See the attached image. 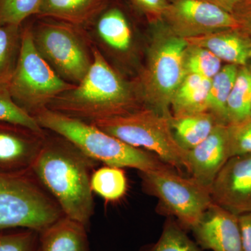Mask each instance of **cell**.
<instances>
[{
	"instance_id": "cell-2",
	"label": "cell",
	"mask_w": 251,
	"mask_h": 251,
	"mask_svg": "<svg viewBox=\"0 0 251 251\" xmlns=\"http://www.w3.org/2000/svg\"><path fill=\"white\" fill-rule=\"evenodd\" d=\"M145 105L97 46L93 62L84 78L54 99L47 108L87 123L123 115Z\"/></svg>"
},
{
	"instance_id": "cell-20",
	"label": "cell",
	"mask_w": 251,
	"mask_h": 251,
	"mask_svg": "<svg viewBox=\"0 0 251 251\" xmlns=\"http://www.w3.org/2000/svg\"><path fill=\"white\" fill-rule=\"evenodd\" d=\"M94 23H96L97 35L104 44L119 52H126L130 49L131 28L122 10L107 7Z\"/></svg>"
},
{
	"instance_id": "cell-17",
	"label": "cell",
	"mask_w": 251,
	"mask_h": 251,
	"mask_svg": "<svg viewBox=\"0 0 251 251\" xmlns=\"http://www.w3.org/2000/svg\"><path fill=\"white\" fill-rule=\"evenodd\" d=\"M87 228L64 216L39 232L37 251H89Z\"/></svg>"
},
{
	"instance_id": "cell-5",
	"label": "cell",
	"mask_w": 251,
	"mask_h": 251,
	"mask_svg": "<svg viewBox=\"0 0 251 251\" xmlns=\"http://www.w3.org/2000/svg\"><path fill=\"white\" fill-rule=\"evenodd\" d=\"M151 24L156 31L140 77V97L147 106L171 117L172 99L186 75L184 55L188 44L173 34L163 19Z\"/></svg>"
},
{
	"instance_id": "cell-29",
	"label": "cell",
	"mask_w": 251,
	"mask_h": 251,
	"mask_svg": "<svg viewBox=\"0 0 251 251\" xmlns=\"http://www.w3.org/2000/svg\"><path fill=\"white\" fill-rule=\"evenodd\" d=\"M39 234L29 229H0V251H37Z\"/></svg>"
},
{
	"instance_id": "cell-30",
	"label": "cell",
	"mask_w": 251,
	"mask_h": 251,
	"mask_svg": "<svg viewBox=\"0 0 251 251\" xmlns=\"http://www.w3.org/2000/svg\"><path fill=\"white\" fill-rule=\"evenodd\" d=\"M226 126L231 158L251 154V117Z\"/></svg>"
},
{
	"instance_id": "cell-11",
	"label": "cell",
	"mask_w": 251,
	"mask_h": 251,
	"mask_svg": "<svg viewBox=\"0 0 251 251\" xmlns=\"http://www.w3.org/2000/svg\"><path fill=\"white\" fill-rule=\"evenodd\" d=\"M213 202L238 216L251 213V154L229 158L211 185Z\"/></svg>"
},
{
	"instance_id": "cell-24",
	"label": "cell",
	"mask_w": 251,
	"mask_h": 251,
	"mask_svg": "<svg viewBox=\"0 0 251 251\" xmlns=\"http://www.w3.org/2000/svg\"><path fill=\"white\" fill-rule=\"evenodd\" d=\"M92 192L105 201H119L127 191V179L122 168L105 166L94 172L91 176Z\"/></svg>"
},
{
	"instance_id": "cell-22",
	"label": "cell",
	"mask_w": 251,
	"mask_h": 251,
	"mask_svg": "<svg viewBox=\"0 0 251 251\" xmlns=\"http://www.w3.org/2000/svg\"><path fill=\"white\" fill-rule=\"evenodd\" d=\"M23 25H0V85H7L17 66L22 46Z\"/></svg>"
},
{
	"instance_id": "cell-16",
	"label": "cell",
	"mask_w": 251,
	"mask_h": 251,
	"mask_svg": "<svg viewBox=\"0 0 251 251\" xmlns=\"http://www.w3.org/2000/svg\"><path fill=\"white\" fill-rule=\"evenodd\" d=\"M108 7V0H41L36 17L52 18L85 28Z\"/></svg>"
},
{
	"instance_id": "cell-28",
	"label": "cell",
	"mask_w": 251,
	"mask_h": 251,
	"mask_svg": "<svg viewBox=\"0 0 251 251\" xmlns=\"http://www.w3.org/2000/svg\"><path fill=\"white\" fill-rule=\"evenodd\" d=\"M0 122L24 126L39 133L46 132L34 117L16 105L9 93L7 85H0Z\"/></svg>"
},
{
	"instance_id": "cell-32",
	"label": "cell",
	"mask_w": 251,
	"mask_h": 251,
	"mask_svg": "<svg viewBox=\"0 0 251 251\" xmlns=\"http://www.w3.org/2000/svg\"><path fill=\"white\" fill-rule=\"evenodd\" d=\"M238 27L251 38V0H242L232 13Z\"/></svg>"
},
{
	"instance_id": "cell-27",
	"label": "cell",
	"mask_w": 251,
	"mask_h": 251,
	"mask_svg": "<svg viewBox=\"0 0 251 251\" xmlns=\"http://www.w3.org/2000/svg\"><path fill=\"white\" fill-rule=\"evenodd\" d=\"M41 0H0V25H21L37 16Z\"/></svg>"
},
{
	"instance_id": "cell-14",
	"label": "cell",
	"mask_w": 251,
	"mask_h": 251,
	"mask_svg": "<svg viewBox=\"0 0 251 251\" xmlns=\"http://www.w3.org/2000/svg\"><path fill=\"white\" fill-rule=\"evenodd\" d=\"M230 158L227 126L219 124L204 141L188 151L191 176L210 190Z\"/></svg>"
},
{
	"instance_id": "cell-13",
	"label": "cell",
	"mask_w": 251,
	"mask_h": 251,
	"mask_svg": "<svg viewBox=\"0 0 251 251\" xmlns=\"http://www.w3.org/2000/svg\"><path fill=\"white\" fill-rule=\"evenodd\" d=\"M191 230L202 249L244 251L239 216L214 203Z\"/></svg>"
},
{
	"instance_id": "cell-21",
	"label": "cell",
	"mask_w": 251,
	"mask_h": 251,
	"mask_svg": "<svg viewBox=\"0 0 251 251\" xmlns=\"http://www.w3.org/2000/svg\"><path fill=\"white\" fill-rule=\"evenodd\" d=\"M239 67L227 64L211 79L209 94V112L221 125L228 124L227 103L229 94L233 87Z\"/></svg>"
},
{
	"instance_id": "cell-35",
	"label": "cell",
	"mask_w": 251,
	"mask_h": 251,
	"mask_svg": "<svg viewBox=\"0 0 251 251\" xmlns=\"http://www.w3.org/2000/svg\"><path fill=\"white\" fill-rule=\"evenodd\" d=\"M246 67H248V69H249V71H250L251 74V61L248 64L247 66H246Z\"/></svg>"
},
{
	"instance_id": "cell-10",
	"label": "cell",
	"mask_w": 251,
	"mask_h": 251,
	"mask_svg": "<svg viewBox=\"0 0 251 251\" xmlns=\"http://www.w3.org/2000/svg\"><path fill=\"white\" fill-rule=\"evenodd\" d=\"M168 1L163 22L173 34L182 39L239 27L232 14L207 0Z\"/></svg>"
},
{
	"instance_id": "cell-26",
	"label": "cell",
	"mask_w": 251,
	"mask_h": 251,
	"mask_svg": "<svg viewBox=\"0 0 251 251\" xmlns=\"http://www.w3.org/2000/svg\"><path fill=\"white\" fill-rule=\"evenodd\" d=\"M222 61L209 50L188 44L184 51V64L186 74H195L213 78L222 68Z\"/></svg>"
},
{
	"instance_id": "cell-33",
	"label": "cell",
	"mask_w": 251,
	"mask_h": 251,
	"mask_svg": "<svg viewBox=\"0 0 251 251\" xmlns=\"http://www.w3.org/2000/svg\"><path fill=\"white\" fill-rule=\"evenodd\" d=\"M243 247L244 251H251V213L239 216Z\"/></svg>"
},
{
	"instance_id": "cell-19",
	"label": "cell",
	"mask_w": 251,
	"mask_h": 251,
	"mask_svg": "<svg viewBox=\"0 0 251 251\" xmlns=\"http://www.w3.org/2000/svg\"><path fill=\"white\" fill-rule=\"evenodd\" d=\"M211 80L186 74L176 90L171 104L173 115L209 111V94Z\"/></svg>"
},
{
	"instance_id": "cell-8",
	"label": "cell",
	"mask_w": 251,
	"mask_h": 251,
	"mask_svg": "<svg viewBox=\"0 0 251 251\" xmlns=\"http://www.w3.org/2000/svg\"><path fill=\"white\" fill-rule=\"evenodd\" d=\"M75 85L63 80L38 52L27 20L23 24L22 46L17 66L7 84L15 103L33 117Z\"/></svg>"
},
{
	"instance_id": "cell-1",
	"label": "cell",
	"mask_w": 251,
	"mask_h": 251,
	"mask_svg": "<svg viewBox=\"0 0 251 251\" xmlns=\"http://www.w3.org/2000/svg\"><path fill=\"white\" fill-rule=\"evenodd\" d=\"M96 163L65 138L46 134L31 168L64 215L87 229L94 212L90 173Z\"/></svg>"
},
{
	"instance_id": "cell-18",
	"label": "cell",
	"mask_w": 251,
	"mask_h": 251,
	"mask_svg": "<svg viewBox=\"0 0 251 251\" xmlns=\"http://www.w3.org/2000/svg\"><path fill=\"white\" fill-rule=\"evenodd\" d=\"M170 124L176 143L188 151L204 141L220 123L210 112L206 111L172 115Z\"/></svg>"
},
{
	"instance_id": "cell-31",
	"label": "cell",
	"mask_w": 251,
	"mask_h": 251,
	"mask_svg": "<svg viewBox=\"0 0 251 251\" xmlns=\"http://www.w3.org/2000/svg\"><path fill=\"white\" fill-rule=\"evenodd\" d=\"M148 17L151 23L163 19L168 6V0H128Z\"/></svg>"
},
{
	"instance_id": "cell-6",
	"label": "cell",
	"mask_w": 251,
	"mask_h": 251,
	"mask_svg": "<svg viewBox=\"0 0 251 251\" xmlns=\"http://www.w3.org/2000/svg\"><path fill=\"white\" fill-rule=\"evenodd\" d=\"M64 216L31 170L0 172V229L40 232Z\"/></svg>"
},
{
	"instance_id": "cell-4",
	"label": "cell",
	"mask_w": 251,
	"mask_h": 251,
	"mask_svg": "<svg viewBox=\"0 0 251 251\" xmlns=\"http://www.w3.org/2000/svg\"><path fill=\"white\" fill-rule=\"evenodd\" d=\"M90 124L130 146L154 153L180 174L186 172L191 175L188 151L176 143L170 117L143 105L123 115Z\"/></svg>"
},
{
	"instance_id": "cell-34",
	"label": "cell",
	"mask_w": 251,
	"mask_h": 251,
	"mask_svg": "<svg viewBox=\"0 0 251 251\" xmlns=\"http://www.w3.org/2000/svg\"><path fill=\"white\" fill-rule=\"evenodd\" d=\"M209 2L216 5L221 9L230 13L232 14L234 8L237 6L242 0H207Z\"/></svg>"
},
{
	"instance_id": "cell-7",
	"label": "cell",
	"mask_w": 251,
	"mask_h": 251,
	"mask_svg": "<svg viewBox=\"0 0 251 251\" xmlns=\"http://www.w3.org/2000/svg\"><path fill=\"white\" fill-rule=\"evenodd\" d=\"M38 18L29 22L36 50L63 80L77 85L93 62L94 45L85 28Z\"/></svg>"
},
{
	"instance_id": "cell-9",
	"label": "cell",
	"mask_w": 251,
	"mask_h": 251,
	"mask_svg": "<svg viewBox=\"0 0 251 251\" xmlns=\"http://www.w3.org/2000/svg\"><path fill=\"white\" fill-rule=\"evenodd\" d=\"M140 176L145 192L158 198L163 209L184 228L191 229L214 203L209 188L171 167L140 172Z\"/></svg>"
},
{
	"instance_id": "cell-23",
	"label": "cell",
	"mask_w": 251,
	"mask_h": 251,
	"mask_svg": "<svg viewBox=\"0 0 251 251\" xmlns=\"http://www.w3.org/2000/svg\"><path fill=\"white\" fill-rule=\"evenodd\" d=\"M227 115L228 124L251 117V74L247 67H240L238 71L227 100Z\"/></svg>"
},
{
	"instance_id": "cell-15",
	"label": "cell",
	"mask_w": 251,
	"mask_h": 251,
	"mask_svg": "<svg viewBox=\"0 0 251 251\" xmlns=\"http://www.w3.org/2000/svg\"><path fill=\"white\" fill-rule=\"evenodd\" d=\"M184 39L188 44L209 50L227 64L246 67L251 61V38L239 27Z\"/></svg>"
},
{
	"instance_id": "cell-12",
	"label": "cell",
	"mask_w": 251,
	"mask_h": 251,
	"mask_svg": "<svg viewBox=\"0 0 251 251\" xmlns=\"http://www.w3.org/2000/svg\"><path fill=\"white\" fill-rule=\"evenodd\" d=\"M46 135V132L39 133L24 126L0 122V172L31 170Z\"/></svg>"
},
{
	"instance_id": "cell-3",
	"label": "cell",
	"mask_w": 251,
	"mask_h": 251,
	"mask_svg": "<svg viewBox=\"0 0 251 251\" xmlns=\"http://www.w3.org/2000/svg\"><path fill=\"white\" fill-rule=\"evenodd\" d=\"M33 117L41 128L65 138L85 156L105 166L135 168L141 173L171 167L154 153L130 146L92 124L49 108L43 109Z\"/></svg>"
},
{
	"instance_id": "cell-25",
	"label": "cell",
	"mask_w": 251,
	"mask_h": 251,
	"mask_svg": "<svg viewBox=\"0 0 251 251\" xmlns=\"http://www.w3.org/2000/svg\"><path fill=\"white\" fill-rule=\"evenodd\" d=\"M139 251H204L185 232L184 227L172 219L163 226L161 236L154 244Z\"/></svg>"
}]
</instances>
